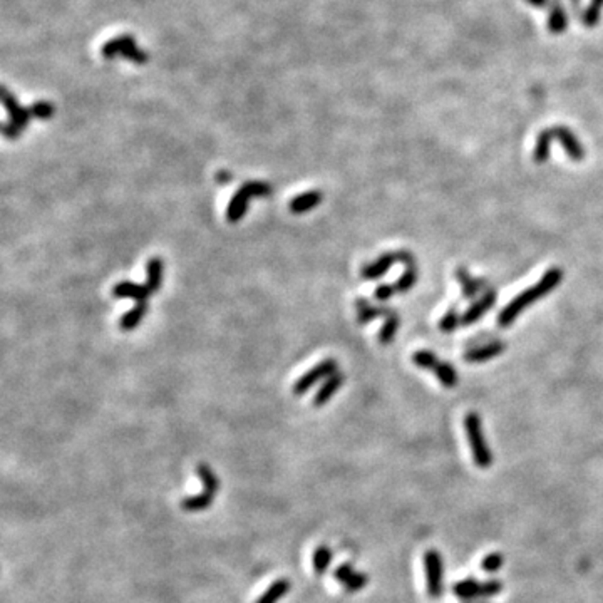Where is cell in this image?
<instances>
[{"label": "cell", "instance_id": "cell-13", "mask_svg": "<svg viewBox=\"0 0 603 603\" xmlns=\"http://www.w3.org/2000/svg\"><path fill=\"white\" fill-rule=\"evenodd\" d=\"M495 302H496V294L493 290H488L486 295H483V299L476 302L473 307L467 310L465 316L461 317L462 325H471V323H474L478 318H481L484 313L491 309V305L495 304Z\"/></svg>", "mask_w": 603, "mask_h": 603}, {"label": "cell", "instance_id": "cell-7", "mask_svg": "<svg viewBox=\"0 0 603 603\" xmlns=\"http://www.w3.org/2000/svg\"><path fill=\"white\" fill-rule=\"evenodd\" d=\"M2 103H4V108H6L8 112V121H11L12 124L19 126L20 129L27 128L30 117H34L32 112H30V108L22 106L19 99H17L6 86L2 87Z\"/></svg>", "mask_w": 603, "mask_h": 603}, {"label": "cell", "instance_id": "cell-1", "mask_svg": "<svg viewBox=\"0 0 603 603\" xmlns=\"http://www.w3.org/2000/svg\"><path fill=\"white\" fill-rule=\"evenodd\" d=\"M562 278H563V272L560 268H558V266H553V268H550L548 272H546L543 277H541V280L536 283V285H533L531 288H528V290L521 292V294H519L518 297H514V299L511 300L510 304L501 310L500 317H498V322H500V325L501 327H510L511 323L514 322V318H517L519 313H521L523 310L528 307V305H531L533 302L543 299L545 295H548L550 292L555 290V288L560 285Z\"/></svg>", "mask_w": 603, "mask_h": 603}, {"label": "cell", "instance_id": "cell-35", "mask_svg": "<svg viewBox=\"0 0 603 603\" xmlns=\"http://www.w3.org/2000/svg\"><path fill=\"white\" fill-rule=\"evenodd\" d=\"M460 322L461 320H460V317H458L456 310H449V312L443 317V320H441L439 327H441V330L451 332V330L456 329L458 325H460Z\"/></svg>", "mask_w": 603, "mask_h": 603}, {"label": "cell", "instance_id": "cell-23", "mask_svg": "<svg viewBox=\"0 0 603 603\" xmlns=\"http://www.w3.org/2000/svg\"><path fill=\"white\" fill-rule=\"evenodd\" d=\"M384 313H389L384 307H372L364 299L357 300V320H359V323H369L374 318L384 316Z\"/></svg>", "mask_w": 603, "mask_h": 603}, {"label": "cell", "instance_id": "cell-21", "mask_svg": "<svg viewBox=\"0 0 603 603\" xmlns=\"http://www.w3.org/2000/svg\"><path fill=\"white\" fill-rule=\"evenodd\" d=\"M213 496L215 495H212V493H208V491L198 493V495H193V496H188L181 501V510L190 511V513L207 510L208 506L213 502Z\"/></svg>", "mask_w": 603, "mask_h": 603}, {"label": "cell", "instance_id": "cell-26", "mask_svg": "<svg viewBox=\"0 0 603 603\" xmlns=\"http://www.w3.org/2000/svg\"><path fill=\"white\" fill-rule=\"evenodd\" d=\"M397 327H399V317H397L394 312H389L386 323H384L381 332H379V342L384 345L391 344L392 340H394Z\"/></svg>", "mask_w": 603, "mask_h": 603}, {"label": "cell", "instance_id": "cell-25", "mask_svg": "<svg viewBox=\"0 0 603 603\" xmlns=\"http://www.w3.org/2000/svg\"><path fill=\"white\" fill-rule=\"evenodd\" d=\"M553 136L552 133H550V129L541 131V134L536 139V146H535V161L536 163H545L546 160H548L550 156V146H552Z\"/></svg>", "mask_w": 603, "mask_h": 603}, {"label": "cell", "instance_id": "cell-8", "mask_svg": "<svg viewBox=\"0 0 603 603\" xmlns=\"http://www.w3.org/2000/svg\"><path fill=\"white\" fill-rule=\"evenodd\" d=\"M550 133H552L553 139H558V141L563 144L566 155L570 156L571 160L573 161H582L583 160L585 151H583L582 143L578 141V138H576L570 129L562 128V126H557V128L550 129Z\"/></svg>", "mask_w": 603, "mask_h": 603}, {"label": "cell", "instance_id": "cell-5", "mask_svg": "<svg viewBox=\"0 0 603 603\" xmlns=\"http://www.w3.org/2000/svg\"><path fill=\"white\" fill-rule=\"evenodd\" d=\"M337 372V361L334 359H325L313 367L312 370L305 372L294 386V394L295 396H304L305 392H309L310 389L316 386L317 382H320L322 379L330 377L332 374Z\"/></svg>", "mask_w": 603, "mask_h": 603}, {"label": "cell", "instance_id": "cell-24", "mask_svg": "<svg viewBox=\"0 0 603 603\" xmlns=\"http://www.w3.org/2000/svg\"><path fill=\"white\" fill-rule=\"evenodd\" d=\"M313 570H316L317 575H323L327 570H329L330 562H332V550L327 545H320L317 546V550L313 552Z\"/></svg>", "mask_w": 603, "mask_h": 603}, {"label": "cell", "instance_id": "cell-15", "mask_svg": "<svg viewBox=\"0 0 603 603\" xmlns=\"http://www.w3.org/2000/svg\"><path fill=\"white\" fill-rule=\"evenodd\" d=\"M320 201H322V193L320 191L313 190V191H307V193L295 196V198L290 201V205H288V208H290V212L295 213V215H302V213H307L310 209L318 207Z\"/></svg>", "mask_w": 603, "mask_h": 603}, {"label": "cell", "instance_id": "cell-36", "mask_svg": "<svg viewBox=\"0 0 603 603\" xmlns=\"http://www.w3.org/2000/svg\"><path fill=\"white\" fill-rule=\"evenodd\" d=\"M396 287L394 285H379L377 288H375V292H374V297L377 300H381V302H386V300H389L391 299L392 295L396 294Z\"/></svg>", "mask_w": 603, "mask_h": 603}, {"label": "cell", "instance_id": "cell-22", "mask_svg": "<svg viewBox=\"0 0 603 603\" xmlns=\"http://www.w3.org/2000/svg\"><path fill=\"white\" fill-rule=\"evenodd\" d=\"M196 474H198L201 483H203L205 491L212 493V495H216L218 489H220V479H218V476L213 473L212 467L205 465V462H200V465L196 466Z\"/></svg>", "mask_w": 603, "mask_h": 603}, {"label": "cell", "instance_id": "cell-32", "mask_svg": "<svg viewBox=\"0 0 603 603\" xmlns=\"http://www.w3.org/2000/svg\"><path fill=\"white\" fill-rule=\"evenodd\" d=\"M413 361H414V364H416L417 367H422V369H432V370H434L436 367H438V364H439L438 357H436L434 354L429 352V351H419V352H416L413 356Z\"/></svg>", "mask_w": 603, "mask_h": 603}, {"label": "cell", "instance_id": "cell-18", "mask_svg": "<svg viewBox=\"0 0 603 603\" xmlns=\"http://www.w3.org/2000/svg\"><path fill=\"white\" fill-rule=\"evenodd\" d=\"M146 312H148V302H138L129 312H126L124 316L121 317L119 327L122 330H128V332L134 330L139 323H141L144 316H146Z\"/></svg>", "mask_w": 603, "mask_h": 603}, {"label": "cell", "instance_id": "cell-30", "mask_svg": "<svg viewBox=\"0 0 603 603\" xmlns=\"http://www.w3.org/2000/svg\"><path fill=\"white\" fill-rule=\"evenodd\" d=\"M30 112H32V116L37 117V119H49V117L54 116L56 108L49 100H37V103H34L32 106H30Z\"/></svg>", "mask_w": 603, "mask_h": 603}, {"label": "cell", "instance_id": "cell-16", "mask_svg": "<svg viewBox=\"0 0 603 603\" xmlns=\"http://www.w3.org/2000/svg\"><path fill=\"white\" fill-rule=\"evenodd\" d=\"M163 260L158 257H153L146 264V287L150 288L151 294L158 292L163 285Z\"/></svg>", "mask_w": 603, "mask_h": 603}, {"label": "cell", "instance_id": "cell-14", "mask_svg": "<svg viewBox=\"0 0 603 603\" xmlns=\"http://www.w3.org/2000/svg\"><path fill=\"white\" fill-rule=\"evenodd\" d=\"M248 200H250V196L245 193L243 190H238L237 193L231 196L228 207H226V220L230 223L242 221L248 209Z\"/></svg>", "mask_w": 603, "mask_h": 603}, {"label": "cell", "instance_id": "cell-34", "mask_svg": "<svg viewBox=\"0 0 603 603\" xmlns=\"http://www.w3.org/2000/svg\"><path fill=\"white\" fill-rule=\"evenodd\" d=\"M458 278H460V282L462 285V292H465L466 299H473V297L478 294L479 283L476 282L474 278L471 277V275H467L465 270H460V272H458Z\"/></svg>", "mask_w": 603, "mask_h": 603}, {"label": "cell", "instance_id": "cell-29", "mask_svg": "<svg viewBox=\"0 0 603 603\" xmlns=\"http://www.w3.org/2000/svg\"><path fill=\"white\" fill-rule=\"evenodd\" d=\"M502 565H505V557H502V553L493 552V553H489L483 558L481 570H484L489 575H493V573H496V571H500Z\"/></svg>", "mask_w": 603, "mask_h": 603}, {"label": "cell", "instance_id": "cell-10", "mask_svg": "<svg viewBox=\"0 0 603 603\" xmlns=\"http://www.w3.org/2000/svg\"><path fill=\"white\" fill-rule=\"evenodd\" d=\"M396 261H401V253H384L381 259H377L374 264L365 265L362 268V277L365 280H375V278H381L384 273L389 272L392 265Z\"/></svg>", "mask_w": 603, "mask_h": 603}, {"label": "cell", "instance_id": "cell-20", "mask_svg": "<svg viewBox=\"0 0 603 603\" xmlns=\"http://www.w3.org/2000/svg\"><path fill=\"white\" fill-rule=\"evenodd\" d=\"M568 25V15L565 7L562 4H557L550 8V17H548V30L553 34H562L566 30Z\"/></svg>", "mask_w": 603, "mask_h": 603}, {"label": "cell", "instance_id": "cell-12", "mask_svg": "<svg viewBox=\"0 0 603 603\" xmlns=\"http://www.w3.org/2000/svg\"><path fill=\"white\" fill-rule=\"evenodd\" d=\"M133 46H136V39L129 36V34H122V36H116L109 39L106 44H103V47H100V56H103L104 59L111 60L117 58V56H121L122 52Z\"/></svg>", "mask_w": 603, "mask_h": 603}, {"label": "cell", "instance_id": "cell-11", "mask_svg": "<svg viewBox=\"0 0 603 603\" xmlns=\"http://www.w3.org/2000/svg\"><path fill=\"white\" fill-rule=\"evenodd\" d=\"M342 382H344V375L340 374L339 370L335 374H332L330 377L323 379L320 389H318L316 397H313V406H316V408H322V406H325L327 402L335 396V392L339 391L340 386H342Z\"/></svg>", "mask_w": 603, "mask_h": 603}, {"label": "cell", "instance_id": "cell-39", "mask_svg": "<svg viewBox=\"0 0 603 603\" xmlns=\"http://www.w3.org/2000/svg\"><path fill=\"white\" fill-rule=\"evenodd\" d=\"M216 180H218V181H220V183H228V181H231V180H233V176H231V173H226V171H220V173H218Z\"/></svg>", "mask_w": 603, "mask_h": 603}, {"label": "cell", "instance_id": "cell-31", "mask_svg": "<svg viewBox=\"0 0 603 603\" xmlns=\"http://www.w3.org/2000/svg\"><path fill=\"white\" fill-rule=\"evenodd\" d=\"M416 280H417L416 268H414V266H408V270H406V272L401 275L399 280L396 282L394 287H396L397 292H402V294H404V292H408L414 287Z\"/></svg>", "mask_w": 603, "mask_h": 603}, {"label": "cell", "instance_id": "cell-38", "mask_svg": "<svg viewBox=\"0 0 603 603\" xmlns=\"http://www.w3.org/2000/svg\"><path fill=\"white\" fill-rule=\"evenodd\" d=\"M528 4H530V6H533V7H538V8H548V6H550V0H526Z\"/></svg>", "mask_w": 603, "mask_h": 603}, {"label": "cell", "instance_id": "cell-40", "mask_svg": "<svg viewBox=\"0 0 603 603\" xmlns=\"http://www.w3.org/2000/svg\"><path fill=\"white\" fill-rule=\"evenodd\" d=\"M571 7H573L575 12H578L576 15H582V11H580V0H571Z\"/></svg>", "mask_w": 603, "mask_h": 603}, {"label": "cell", "instance_id": "cell-19", "mask_svg": "<svg viewBox=\"0 0 603 603\" xmlns=\"http://www.w3.org/2000/svg\"><path fill=\"white\" fill-rule=\"evenodd\" d=\"M290 587L292 585L288 580L285 578L277 580V582H273L268 588L265 590L264 595H261L255 603H277L280 598H283L288 592H290Z\"/></svg>", "mask_w": 603, "mask_h": 603}, {"label": "cell", "instance_id": "cell-4", "mask_svg": "<svg viewBox=\"0 0 603 603\" xmlns=\"http://www.w3.org/2000/svg\"><path fill=\"white\" fill-rule=\"evenodd\" d=\"M502 583L500 580H489V582H478L474 578H466L458 582L453 587V593L462 602H473L478 598H489L500 595Z\"/></svg>", "mask_w": 603, "mask_h": 603}, {"label": "cell", "instance_id": "cell-28", "mask_svg": "<svg viewBox=\"0 0 603 603\" xmlns=\"http://www.w3.org/2000/svg\"><path fill=\"white\" fill-rule=\"evenodd\" d=\"M603 7V0H592L587 11L582 12L580 19L587 27H593L598 20H600V11Z\"/></svg>", "mask_w": 603, "mask_h": 603}, {"label": "cell", "instance_id": "cell-37", "mask_svg": "<svg viewBox=\"0 0 603 603\" xmlns=\"http://www.w3.org/2000/svg\"><path fill=\"white\" fill-rule=\"evenodd\" d=\"M2 131H4V136L6 138H8V139H17L20 136V133H22V129L19 128V126H15V124H12L11 121H7V122H4V126H2Z\"/></svg>", "mask_w": 603, "mask_h": 603}, {"label": "cell", "instance_id": "cell-17", "mask_svg": "<svg viewBox=\"0 0 603 603\" xmlns=\"http://www.w3.org/2000/svg\"><path fill=\"white\" fill-rule=\"evenodd\" d=\"M506 345L502 342H493L488 345H483V347L473 349V351L466 352L465 354V359L467 362H484L488 359H493V357L500 356V354L505 352Z\"/></svg>", "mask_w": 603, "mask_h": 603}, {"label": "cell", "instance_id": "cell-9", "mask_svg": "<svg viewBox=\"0 0 603 603\" xmlns=\"http://www.w3.org/2000/svg\"><path fill=\"white\" fill-rule=\"evenodd\" d=\"M151 292L146 285H139L134 282H119L117 285L112 288V297L115 299H129L134 302H148L150 299Z\"/></svg>", "mask_w": 603, "mask_h": 603}, {"label": "cell", "instance_id": "cell-6", "mask_svg": "<svg viewBox=\"0 0 603 603\" xmlns=\"http://www.w3.org/2000/svg\"><path fill=\"white\" fill-rule=\"evenodd\" d=\"M334 578L337 580V582L345 588V592L349 593L361 592V590L369 583V576L362 573V571L354 570L351 563H342V565L335 568Z\"/></svg>", "mask_w": 603, "mask_h": 603}, {"label": "cell", "instance_id": "cell-3", "mask_svg": "<svg viewBox=\"0 0 603 603\" xmlns=\"http://www.w3.org/2000/svg\"><path fill=\"white\" fill-rule=\"evenodd\" d=\"M424 576L426 590L431 598H439L444 592V563L438 550L431 548L424 553Z\"/></svg>", "mask_w": 603, "mask_h": 603}, {"label": "cell", "instance_id": "cell-27", "mask_svg": "<svg viewBox=\"0 0 603 603\" xmlns=\"http://www.w3.org/2000/svg\"><path fill=\"white\" fill-rule=\"evenodd\" d=\"M434 372L438 375L439 382L446 387H454L458 384V372L449 364H443V362H439L438 367L434 369Z\"/></svg>", "mask_w": 603, "mask_h": 603}, {"label": "cell", "instance_id": "cell-2", "mask_svg": "<svg viewBox=\"0 0 603 603\" xmlns=\"http://www.w3.org/2000/svg\"><path fill=\"white\" fill-rule=\"evenodd\" d=\"M465 431H466L467 441H469L471 451H473L474 465L478 467H481V469H486V467L491 466L493 454H491V449H489V446L486 443V438H484L483 424H481V419H479L478 414L476 413H467L466 414Z\"/></svg>", "mask_w": 603, "mask_h": 603}, {"label": "cell", "instance_id": "cell-33", "mask_svg": "<svg viewBox=\"0 0 603 603\" xmlns=\"http://www.w3.org/2000/svg\"><path fill=\"white\" fill-rule=\"evenodd\" d=\"M240 190H243L250 198H253V196H266L272 193V186L266 185L264 181H248L245 183Z\"/></svg>", "mask_w": 603, "mask_h": 603}]
</instances>
